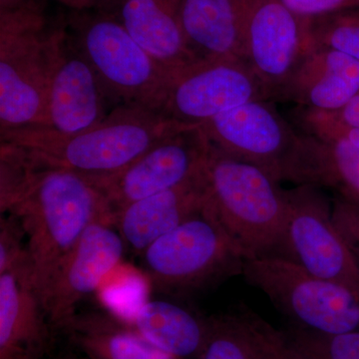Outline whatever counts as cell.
<instances>
[{"label": "cell", "instance_id": "8992f818", "mask_svg": "<svg viewBox=\"0 0 359 359\" xmlns=\"http://www.w3.org/2000/svg\"><path fill=\"white\" fill-rule=\"evenodd\" d=\"M68 30L109 100L162 113L177 74L159 65L119 18L81 16L73 20Z\"/></svg>", "mask_w": 359, "mask_h": 359}, {"label": "cell", "instance_id": "9a60e30c", "mask_svg": "<svg viewBox=\"0 0 359 359\" xmlns=\"http://www.w3.org/2000/svg\"><path fill=\"white\" fill-rule=\"evenodd\" d=\"M359 92V61L346 53L311 44L276 100L302 109L334 112Z\"/></svg>", "mask_w": 359, "mask_h": 359}, {"label": "cell", "instance_id": "3957f363", "mask_svg": "<svg viewBox=\"0 0 359 359\" xmlns=\"http://www.w3.org/2000/svg\"><path fill=\"white\" fill-rule=\"evenodd\" d=\"M203 177L205 208L245 261L280 257L287 214V194L280 182L210 143Z\"/></svg>", "mask_w": 359, "mask_h": 359}, {"label": "cell", "instance_id": "7c38bea8", "mask_svg": "<svg viewBox=\"0 0 359 359\" xmlns=\"http://www.w3.org/2000/svg\"><path fill=\"white\" fill-rule=\"evenodd\" d=\"M245 61L276 101L283 87L313 44L309 20L280 0H240Z\"/></svg>", "mask_w": 359, "mask_h": 359}, {"label": "cell", "instance_id": "f546056e", "mask_svg": "<svg viewBox=\"0 0 359 359\" xmlns=\"http://www.w3.org/2000/svg\"><path fill=\"white\" fill-rule=\"evenodd\" d=\"M292 13L313 20L344 9L359 6V0H280Z\"/></svg>", "mask_w": 359, "mask_h": 359}, {"label": "cell", "instance_id": "7a4b0ae2", "mask_svg": "<svg viewBox=\"0 0 359 359\" xmlns=\"http://www.w3.org/2000/svg\"><path fill=\"white\" fill-rule=\"evenodd\" d=\"M187 126L161 112L117 105L102 122L72 135L43 127L0 132L1 142L27 151L39 165L101 181L123 171L155 144Z\"/></svg>", "mask_w": 359, "mask_h": 359}, {"label": "cell", "instance_id": "2e32d148", "mask_svg": "<svg viewBox=\"0 0 359 359\" xmlns=\"http://www.w3.org/2000/svg\"><path fill=\"white\" fill-rule=\"evenodd\" d=\"M205 190L202 172L165 192L125 205L115 226L126 247L141 255L158 238L203 211Z\"/></svg>", "mask_w": 359, "mask_h": 359}, {"label": "cell", "instance_id": "7402d4cb", "mask_svg": "<svg viewBox=\"0 0 359 359\" xmlns=\"http://www.w3.org/2000/svg\"><path fill=\"white\" fill-rule=\"evenodd\" d=\"M63 330L90 359H180L151 344L134 327L101 313L75 314Z\"/></svg>", "mask_w": 359, "mask_h": 359}, {"label": "cell", "instance_id": "d6986e66", "mask_svg": "<svg viewBox=\"0 0 359 359\" xmlns=\"http://www.w3.org/2000/svg\"><path fill=\"white\" fill-rule=\"evenodd\" d=\"M187 43L199 60H244L240 0H181Z\"/></svg>", "mask_w": 359, "mask_h": 359}, {"label": "cell", "instance_id": "484cf974", "mask_svg": "<svg viewBox=\"0 0 359 359\" xmlns=\"http://www.w3.org/2000/svg\"><path fill=\"white\" fill-rule=\"evenodd\" d=\"M238 309L252 328L264 359H309L292 344L285 330H276L245 304Z\"/></svg>", "mask_w": 359, "mask_h": 359}, {"label": "cell", "instance_id": "30bf717a", "mask_svg": "<svg viewBox=\"0 0 359 359\" xmlns=\"http://www.w3.org/2000/svg\"><path fill=\"white\" fill-rule=\"evenodd\" d=\"M271 100L244 60H200L175 76L162 113L187 127H201L250 101Z\"/></svg>", "mask_w": 359, "mask_h": 359}, {"label": "cell", "instance_id": "603a6c76", "mask_svg": "<svg viewBox=\"0 0 359 359\" xmlns=\"http://www.w3.org/2000/svg\"><path fill=\"white\" fill-rule=\"evenodd\" d=\"M200 359H264L252 328L238 308L208 318Z\"/></svg>", "mask_w": 359, "mask_h": 359}, {"label": "cell", "instance_id": "52a82bcc", "mask_svg": "<svg viewBox=\"0 0 359 359\" xmlns=\"http://www.w3.org/2000/svg\"><path fill=\"white\" fill-rule=\"evenodd\" d=\"M242 276L297 327L323 334L359 330V294L280 257L248 259Z\"/></svg>", "mask_w": 359, "mask_h": 359}, {"label": "cell", "instance_id": "1f68e13d", "mask_svg": "<svg viewBox=\"0 0 359 359\" xmlns=\"http://www.w3.org/2000/svg\"><path fill=\"white\" fill-rule=\"evenodd\" d=\"M20 1L21 0H0V6H11V4ZM57 1L65 4L66 6L73 7V8L84 9L92 6V4H95L96 0H57Z\"/></svg>", "mask_w": 359, "mask_h": 359}, {"label": "cell", "instance_id": "ac0fdd59", "mask_svg": "<svg viewBox=\"0 0 359 359\" xmlns=\"http://www.w3.org/2000/svg\"><path fill=\"white\" fill-rule=\"evenodd\" d=\"M180 6L181 0H122L120 7L129 34L174 74L200 61L187 43Z\"/></svg>", "mask_w": 359, "mask_h": 359}, {"label": "cell", "instance_id": "5b68a950", "mask_svg": "<svg viewBox=\"0 0 359 359\" xmlns=\"http://www.w3.org/2000/svg\"><path fill=\"white\" fill-rule=\"evenodd\" d=\"M158 292L189 297L242 276L245 259L217 219L204 209L158 238L141 255Z\"/></svg>", "mask_w": 359, "mask_h": 359}, {"label": "cell", "instance_id": "cb8c5ba5", "mask_svg": "<svg viewBox=\"0 0 359 359\" xmlns=\"http://www.w3.org/2000/svg\"><path fill=\"white\" fill-rule=\"evenodd\" d=\"M313 44L346 53L359 61V6L309 20Z\"/></svg>", "mask_w": 359, "mask_h": 359}, {"label": "cell", "instance_id": "4dcf8cb0", "mask_svg": "<svg viewBox=\"0 0 359 359\" xmlns=\"http://www.w3.org/2000/svg\"><path fill=\"white\" fill-rule=\"evenodd\" d=\"M304 110L308 111L309 114L321 121L339 125L346 128L359 130V92L346 105L334 112Z\"/></svg>", "mask_w": 359, "mask_h": 359}, {"label": "cell", "instance_id": "5bb4252c", "mask_svg": "<svg viewBox=\"0 0 359 359\" xmlns=\"http://www.w3.org/2000/svg\"><path fill=\"white\" fill-rule=\"evenodd\" d=\"M125 248L114 219L90 224L59 266L45 295L43 308L52 327L63 330L72 320L79 302L95 292L121 262Z\"/></svg>", "mask_w": 359, "mask_h": 359}, {"label": "cell", "instance_id": "6da1fadb", "mask_svg": "<svg viewBox=\"0 0 359 359\" xmlns=\"http://www.w3.org/2000/svg\"><path fill=\"white\" fill-rule=\"evenodd\" d=\"M6 214L18 217L25 229L32 282L42 306L59 266L90 224L116 219L93 180L41 165L20 202Z\"/></svg>", "mask_w": 359, "mask_h": 359}, {"label": "cell", "instance_id": "e0dca14e", "mask_svg": "<svg viewBox=\"0 0 359 359\" xmlns=\"http://www.w3.org/2000/svg\"><path fill=\"white\" fill-rule=\"evenodd\" d=\"M49 325L30 276L0 273V359L41 358L50 339Z\"/></svg>", "mask_w": 359, "mask_h": 359}, {"label": "cell", "instance_id": "ba28073f", "mask_svg": "<svg viewBox=\"0 0 359 359\" xmlns=\"http://www.w3.org/2000/svg\"><path fill=\"white\" fill-rule=\"evenodd\" d=\"M285 194L287 224L280 257L359 294V269L332 222V199L311 185L294 186Z\"/></svg>", "mask_w": 359, "mask_h": 359}, {"label": "cell", "instance_id": "4fadbf2b", "mask_svg": "<svg viewBox=\"0 0 359 359\" xmlns=\"http://www.w3.org/2000/svg\"><path fill=\"white\" fill-rule=\"evenodd\" d=\"M209 142L200 127H187L168 135L128 167L95 182L113 211L173 189L202 172Z\"/></svg>", "mask_w": 359, "mask_h": 359}, {"label": "cell", "instance_id": "277c9868", "mask_svg": "<svg viewBox=\"0 0 359 359\" xmlns=\"http://www.w3.org/2000/svg\"><path fill=\"white\" fill-rule=\"evenodd\" d=\"M52 29L40 0L0 6V132L47 126Z\"/></svg>", "mask_w": 359, "mask_h": 359}, {"label": "cell", "instance_id": "f1b7e54d", "mask_svg": "<svg viewBox=\"0 0 359 359\" xmlns=\"http://www.w3.org/2000/svg\"><path fill=\"white\" fill-rule=\"evenodd\" d=\"M295 118L304 133L320 138H344L359 148V130L346 128L321 121L304 109L297 111Z\"/></svg>", "mask_w": 359, "mask_h": 359}, {"label": "cell", "instance_id": "9c48e42d", "mask_svg": "<svg viewBox=\"0 0 359 359\" xmlns=\"http://www.w3.org/2000/svg\"><path fill=\"white\" fill-rule=\"evenodd\" d=\"M212 147L252 163L278 182L301 147L299 133L273 100L250 101L217 116L200 127Z\"/></svg>", "mask_w": 359, "mask_h": 359}, {"label": "cell", "instance_id": "ffe728a7", "mask_svg": "<svg viewBox=\"0 0 359 359\" xmlns=\"http://www.w3.org/2000/svg\"><path fill=\"white\" fill-rule=\"evenodd\" d=\"M285 181L328 189L359 203V148L344 138H320L302 132L301 147Z\"/></svg>", "mask_w": 359, "mask_h": 359}, {"label": "cell", "instance_id": "83f0119b", "mask_svg": "<svg viewBox=\"0 0 359 359\" xmlns=\"http://www.w3.org/2000/svg\"><path fill=\"white\" fill-rule=\"evenodd\" d=\"M332 222L359 269V203L334 196Z\"/></svg>", "mask_w": 359, "mask_h": 359}, {"label": "cell", "instance_id": "44dd1931", "mask_svg": "<svg viewBox=\"0 0 359 359\" xmlns=\"http://www.w3.org/2000/svg\"><path fill=\"white\" fill-rule=\"evenodd\" d=\"M133 325L142 337L177 358L198 355L204 346L207 320L166 301H148L133 314Z\"/></svg>", "mask_w": 359, "mask_h": 359}, {"label": "cell", "instance_id": "8fae6325", "mask_svg": "<svg viewBox=\"0 0 359 359\" xmlns=\"http://www.w3.org/2000/svg\"><path fill=\"white\" fill-rule=\"evenodd\" d=\"M48 56L45 128L72 135L102 122L110 113L109 99L67 26H53Z\"/></svg>", "mask_w": 359, "mask_h": 359}, {"label": "cell", "instance_id": "4316f807", "mask_svg": "<svg viewBox=\"0 0 359 359\" xmlns=\"http://www.w3.org/2000/svg\"><path fill=\"white\" fill-rule=\"evenodd\" d=\"M26 271L32 276L26 233L20 219L13 214L0 218V273Z\"/></svg>", "mask_w": 359, "mask_h": 359}, {"label": "cell", "instance_id": "d4e9b609", "mask_svg": "<svg viewBox=\"0 0 359 359\" xmlns=\"http://www.w3.org/2000/svg\"><path fill=\"white\" fill-rule=\"evenodd\" d=\"M285 332L309 359H359V330L328 334L294 325Z\"/></svg>", "mask_w": 359, "mask_h": 359}]
</instances>
